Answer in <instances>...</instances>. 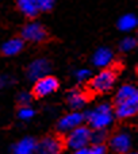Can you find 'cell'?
I'll return each instance as SVG.
<instances>
[{"instance_id":"277c9868","label":"cell","mask_w":138,"mask_h":154,"mask_svg":"<svg viewBox=\"0 0 138 154\" xmlns=\"http://www.w3.org/2000/svg\"><path fill=\"white\" fill-rule=\"evenodd\" d=\"M92 133L93 130L85 123L73 127L72 130H69L65 134V138H67V147L71 150H73L74 153L80 149H84L88 145L91 143V139H92Z\"/></svg>"},{"instance_id":"ba28073f","label":"cell","mask_w":138,"mask_h":154,"mask_svg":"<svg viewBox=\"0 0 138 154\" xmlns=\"http://www.w3.org/2000/svg\"><path fill=\"white\" fill-rule=\"evenodd\" d=\"M107 146H108V152L117 153V154H127L131 152V138L127 133H110L108 138H107Z\"/></svg>"},{"instance_id":"9c48e42d","label":"cell","mask_w":138,"mask_h":154,"mask_svg":"<svg viewBox=\"0 0 138 154\" xmlns=\"http://www.w3.org/2000/svg\"><path fill=\"white\" fill-rule=\"evenodd\" d=\"M26 46L27 43L24 42V39L19 34H16L0 46V57H3V58L15 57L18 54H20L26 49Z\"/></svg>"},{"instance_id":"7a4b0ae2","label":"cell","mask_w":138,"mask_h":154,"mask_svg":"<svg viewBox=\"0 0 138 154\" xmlns=\"http://www.w3.org/2000/svg\"><path fill=\"white\" fill-rule=\"evenodd\" d=\"M18 34L23 38L27 45L39 46V48L57 42V38L53 35V32L45 24L37 20H27L20 27Z\"/></svg>"},{"instance_id":"3957f363","label":"cell","mask_w":138,"mask_h":154,"mask_svg":"<svg viewBox=\"0 0 138 154\" xmlns=\"http://www.w3.org/2000/svg\"><path fill=\"white\" fill-rule=\"evenodd\" d=\"M65 133L53 130L35 141V152L41 154H61L67 152Z\"/></svg>"},{"instance_id":"7c38bea8","label":"cell","mask_w":138,"mask_h":154,"mask_svg":"<svg viewBox=\"0 0 138 154\" xmlns=\"http://www.w3.org/2000/svg\"><path fill=\"white\" fill-rule=\"evenodd\" d=\"M15 8L19 14L26 18V20H37L41 15V11L38 8L35 0H12Z\"/></svg>"},{"instance_id":"4fadbf2b","label":"cell","mask_w":138,"mask_h":154,"mask_svg":"<svg viewBox=\"0 0 138 154\" xmlns=\"http://www.w3.org/2000/svg\"><path fill=\"white\" fill-rule=\"evenodd\" d=\"M111 57H112L111 50H108V49H100L95 54L93 61H95L96 65H107L108 62H111Z\"/></svg>"},{"instance_id":"e0dca14e","label":"cell","mask_w":138,"mask_h":154,"mask_svg":"<svg viewBox=\"0 0 138 154\" xmlns=\"http://www.w3.org/2000/svg\"><path fill=\"white\" fill-rule=\"evenodd\" d=\"M134 46H136V41H134L133 38H127L126 41H123L122 42L121 48H122L123 50H130V49H133Z\"/></svg>"},{"instance_id":"9a60e30c","label":"cell","mask_w":138,"mask_h":154,"mask_svg":"<svg viewBox=\"0 0 138 154\" xmlns=\"http://www.w3.org/2000/svg\"><path fill=\"white\" fill-rule=\"evenodd\" d=\"M16 114H18L19 118H31L34 115V109L30 107V104L16 106Z\"/></svg>"},{"instance_id":"6da1fadb","label":"cell","mask_w":138,"mask_h":154,"mask_svg":"<svg viewBox=\"0 0 138 154\" xmlns=\"http://www.w3.org/2000/svg\"><path fill=\"white\" fill-rule=\"evenodd\" d=\"M123 70V64L119 61H111L87 82V89L93 96H103L114 89L118 79Z\"/></svg>"},{"instance_id":"52a82bcc","label":"cell","mask_w":138,"mask_h":154,"mask_svg":"<svg viewBox=\"0 0 138 154\" xmlns=\"http://www.w3.org/2000/svg\"><path fill=\"white\" fill-rule=\"evenodd\" d=\"M95 96L87 89H83V88H73V89H69L65 95V103L67 106L71 108V111H80L83 107L87 103H89Z\"/></svg>"},{"instance_id":"5b68a950","label":"cell","mask_w":138,"mask_h":154,"mask_svg":"<svg viewBox=\"0 0 138 154\" xmlns=\"http://www.w3.org/2000/svg\"><path fill=\"white\" fill-rule=\"evenodd\" d=\"M60 85H61V82H60L58 77L53 75H45L42 77H38L31 87L30 96L34 100H41L46 96L56 93L60 89Z\"/></svg>"},{"instance_id":"8992f818","label":"cell","mask_w":138,"mask_h":154,"mask_svg":"<svg viewBox=\"0 0 138 154\" xmlns=\"http://www.w3.org/2000/svg\"><path fill=\"white\" fill-rule=\"evenodd\" d=\"M112 119H114V114H112V109H111V104L108 103L100 104L95 111L91 112V115H88V118H85L87 125L92 130L106 128L112 122Z\"/></svg>"},{"instance_id":"5bb4252c","label":"cell","mask_w":138,"mask_h":154,"mask_svg":"<svg viewBox=\"0 0 138 154\" xmlns=\"http://www.w3.org/2000/svg\"><path fill=\"white\" fill-rule=\"evenodd\" d=\"M35 3H37L41 14H49L53 11L56 0H35Z\"/></svg>"},{"instance_id":"2e32d148","label":"cell","mask_w":138,"mask_h":154,"mask_svg":"<svg viewBox=\"0 0 138 154\" xmlns=\"http://www.w3.org/2000/svg\"><path fill=\"white\" fill-rule=\"evenodd\" d=\"M136 24V19H134V16H125V18L122 19V20L119 22V26L122 30H126V29H131V27Z\"/></svg>"},{"instance_id":"30bf717a","label":"cell","mask_w":138,"mask_h":154,"mask_svg":"<svg viewBox=\"0 0 138 154\" xmlns=\"http://www.w3.org/2000/svg\"><path fill=\"white\" fill-rule=\"evenodd\" d=\"M111 104H138V91L134 85L125 84L117 91Z\"/></svg>"},{"instance_id":"8fae6325","label":"cell","mask_w":138,"mask_h":154,"mask_svg":"<svg viewBox=\"0 0 138 154\" xmlns=\"http://www.w3.org/2000/svg\"><path fill=\"white\" fill-rule=\"evenodd\" d=\"M85 122V116L79 111H71L69 114L64 115L58 119V122L56 123V128L54 130L61 131V133L67 134L69 130H72L73 127L81 125Z\"/></svg>"}]
</instances>
